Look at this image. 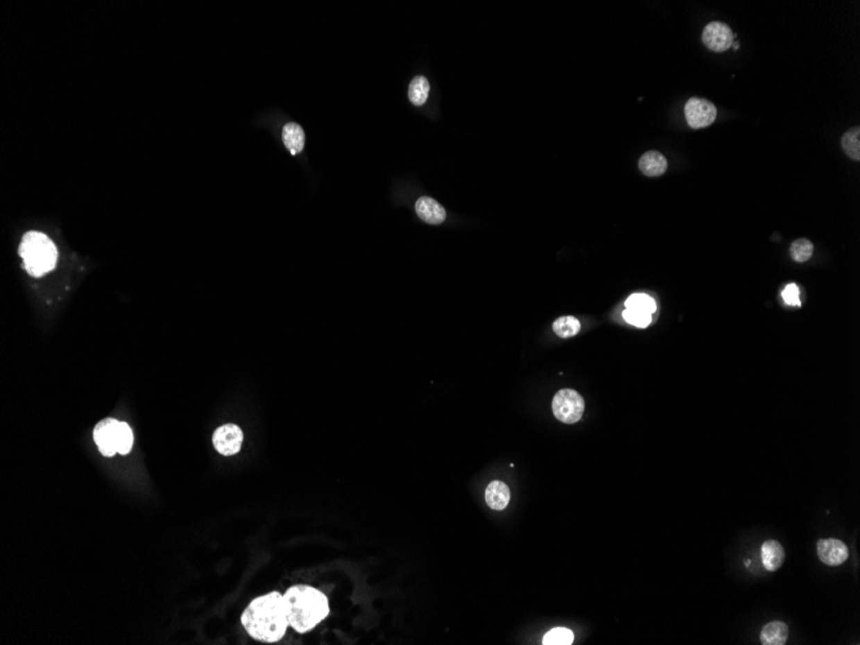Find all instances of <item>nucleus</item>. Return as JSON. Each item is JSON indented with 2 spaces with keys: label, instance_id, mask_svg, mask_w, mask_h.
I'll return each mask as SVG.
<instances>
[{
  "label": "nucleus",
  "instance_id": "nucleus-6",
  "mask_svg": "<svg viewBox=\"0 0 860 645\" xmlns=\"http://www.w3.org/2000/svg\"><path fill=\"white\" fill-rule=\"evenodd\" d=\"M717 117V110L712 102L707 99L693 97L685 105V117L693 129H700L711 126Z\"/></svg>",
  "mask_w": 860,
  "mask_h": 645
},
{
  "label": "nucleus",
  "instance_id": "nucleus-19",
  "mask_svg": "<svg viewBox=\"0 0 860 645\" xmlns=\"http://www.w3.org/2000/svg\"><path fill=\"white\" fill-rule=\"evenodd\" d=\"M626 309L652 314L655 312V302L653 298L646 294H634L626 300Z\"/></svg>",
  "mask_w": 860,
  "mask_h": 645
},
{
  "label": "nucleus",
  "instance_id": "nucleus-16",
  "mask_svg": "<svg viewBox=\"0 0 860 645\" xmlns=\"http://www.w3.org/2000/svg\"><path fill=\"white\" fill-rule=\"evenodd\" d=\"M430 84L427 78L416 76L409 87V98L415 106H422L429 97Z\"/></svg>",
  "mask_w": 860,
  "mask_h": 645
},
{
  "label": "nucleus",
  "instance_id": "nucleus-11",
  "mask_svg": "<svg viewBox=\"0 0 860 645\" xmlns=\"http://www.w3.org/2000/svg\"><path fill=\"white\" fill-rule=\"evenodd\" d=\"M485 502L493 510H502L510 502V490L502 481H492L485 488Z\"/></svg>",
  "mask_w": 860,
  "mask_h": 645
},
{
  "label": "nucleus",
  "instance_id": "nucleus-18",
  "mask_svg": "<svg viewBox=\"0 0 860 645\" xmlns=\"http://www.w3.org/2000/svg\"><path fill=\"white\" fill-rule=\"evenodd\" d=\"M843 151L854 160H860V129L859 126L852 128L843 135L841 139Z\"/></svg>",
  "mask_w": 860,
  "mask_h": 645
},
{
  "label": "nucleus",
  "instance_id": "nucleus-14",
  "mask_svg": "<svg viewBox=\"0 0 860 645\" xmlns=\"http://www.w3.org/2000/svg\"><path fill=\"white\" fill-rule=\"evenodd\" d=\"M789 634V626L784 622L773 621L762 628L760 640L762 645H784Z\"/></svg>",
  "mask_w": 860,
  "mask_h": 645
},
{
  "label": "nucleus",
  "instance_id": "nucleus-15",
  "mask_svg": "<svg viewBox=\"0 0 860 645\" xmlns=\"http://www.w3.org/2000/svg\"><path fill=\"white\" fill-rule=\"evenodd\" d=\"M284 144L291 155H296L304 148L305 135L303 128L296 123H289L282 130Z\"/></svg>",
  "mask_w": 860,
  "mask_h": 645
},
{
  "label": "nucleus",
  "instance_id": "nucleus-23",
  "mask_svg": "<svg viewBox=\"0 0 860 645\" xmlns=\"http://www.w3.org/2000/svg\"><path fill=\"white\" fill-rule=\"evenodd\" d=\"M624 318L625 321L637 327H646L649 323L652 322V314L643 313V312H637V311H631L626 309L624 312Z\"/></svg>",
  "mask_w": 860,
  "mask_h": 645
},
{
  "label": "nucleus",
  "instance_id": "nucleus-1",
  "mask_svg": "<svg viewBox=\"0 0 860 645\" xmlns=\"http://www.w3.org/2000/svg\"><path fill=\"white\" fill-rule=\"evenodd\" d=\"M241 624L248 634L259 642L281 640L289 628L284 595L272 592L254 599L243 610Z\"/></svg>",
  "mask_w": 860,
  "mask_h": 645
},
{
  "label": "nucleus",
  "instance_id": "nucleus-21",
  "mask_svg": "<svg viewBox=\"0 0 860 645\" xmlns=\"http://www.w3.org/2000/svg\"><path fill=\"white\" fill-rule=\"evenodd\" d=\"M814 246L807 239H798L791 245V257L798 263H804L811 258Z\"/></svg>",
  "mask_w": 860,
  "mask_h": 645
},
{
  "label": "nucleus",
  "instance_id": "nucleus-17",
  "mask_svg": "<svg viewBox=\"0 0 860 645\" xmlns=\"http://www.w3.org/2000/svg\"><path fill=\"white\" fill-rule=\"evenodd\" d=\"M553 330L556 332L559 338H571L577 335L578 332L581 330V323L572 316H563L559 317L556 322L553 323Z\"/></svg>",
  "mask_w": 860,
  "mask_h": 645
},
{
  "label": "nucleus",
  "instance_id": "nucleus-5",
  "mask_svg": "<svg viewBox=\"0 0 860 645\" xmlns=\"http://www.w3.org/2000/svg\"><path fill=\"white\" fill-rule=\"evenodd\" d=\"M121 422L117 419H105L99 422L93 430V438L99 452L106 457H112L117 452L120 442Z\"/></svg>",
  "mask_w": 860,
  "mask_h": 645
},
{
  "label": "nucleus",
  "instance_id": "nucleus-3",
  "mask_svg": "<svg viewBox=\"0 0 860 645\" xmlns=\"http://www.w3.org/2000/svg\"><path fill=\"white\" fill-rule=\"evenodd\" d=\"M19 255L30 276L42 277L57 264L58 251L52 240L44 233L27 232L19 245Z\"/></svg>",
  "mask_w": 860,
  "mask_h": 645
},
{
  "label": "nucleus",
  "instance_id": "nucleus-4",
  "mask_svg": "<svg viewBox=\"0 0 860 645\" xmlns=\"http://www.w3.org/2000/svg\"><path fill=\"white\" fill-rule=\"evenodd\" d=\"M585 401L574 389L559 390L553 399V413L559 422L574 424L583 418Z\"/></svg>",
  "mask_w": 860,
  "mask_h": 645
},
{
  "label": "nucleus",
  "instance_id": "nucleus-7",
  "mask_svg": "<svg viewBox=\"0 0 860 645\" xmlns=\"http://www.w3.org/2000/svg\"><path fill=\"white\" fill-rule=\"evenodd\" d=\"M243 433L234 424H225L215 430L213 445L215 449L223 456H232L241 449Z\"/></svg>",
  "mask_w": 860,
  "mask_h": 645
},
{
  "label": "nucleus",
  "instance_id": "nucleus-22",
  "mask_svg": "<svg viewBox=\"0 0 860 645\" xmlns=\"http://www.w3.org/2000/svg\"><path fill=\"white\" fill-rule=\"evenodd\" d=\"M133 443H135V437H133L132 428L126 422H121L120 442H119V447H117V454L128 455L132 451Z\"/></svg>",
  "mask_w": 860,
  "mask_h": 645
},
{
  "label": "nucleus",
  "instance_id": "nucleus-12",
  "mask_svg": "<svg viewBox=\"0 0 860 645\" xmlns=\"http://www.w3.org/2000/svg\"><path fill=\"white\" fill-rule=\"evenodd\" d=\"M784 549L780 545V542L775 540H768L762 544V565L765 567L766 571L775 572L778 571L780 567L784 563Z\"/></svg>",
  "mask_w": 860,
  "mask_h": 645
},
{
  "label": "nucleus",
  "instance_id": "nucleus-10",
  "mask_svg": "<svg viewBox=\"0 0 860 645\" xmlns=\"http://www.w3.org/2000/svg\"><path fill=\"white\" fill-rule=\"evenodd\" d=\"M415 210L419 215V218L425 223L440 224L443 223L446 219L445 207L438 204L434 198H425V196L419 198L416 201Z\"/></svg>",
  "mask_w": 860,
  "mask_h": 645
},
{
  "label": "nucleus",
  "instance_id": "nucleus-2",
  "mask_svg": "<svg viewBox=\"0 0 860 645\" xmlns=\"http://www.w3.org/2000/svg\"><path fill=\"white\" fill-rule=\"evenodd\" d=\"M289 625L298 633L313 630L329 616L326 595L312 586L296 585L284 594Z\"/></svg>",
  "mask_w": 860,
  "mask_h": 645
},
{
  "label": "nucleus",
  "instance_id": "nucleus-24",
  "mask_svg": "<svg viewBox=\"0 0 860 645\" xmlns=\"http://www.w3.org/2000/svg\"><path fill=\"white\" fill-rule=\"evenodd\" d=\"M798 294H800L798 287L796 286L795 284H789V285H787L786 289L783 290L782 296H783V299H784L786 304L796 305V307H800V305H801V302H800Z\"/></svg>",
  "mask_w": 860,
  "mask_h": 645
},
{
  "label": "nucleus",
  "instance_id": "nucleus-20",
  "mask_svg": "<svg viewBox=\"0 0 860 645\" xmlns=\"http://www.w3.org/2000/svg\"><path fill=\"white\" fill-rule=\"evenodd\" d=\"M574 635L571 630L565 628H556L550 630L544 637V645H571L574 643Z\"/></svg>",
  "mask_w": 860,
  "mask_h": 645
},
{
  "label": "nucleus",
  "instance_id": "nucleus-8",
  "mask_svg": "<svg viewBox=\"0 0 860 645\" xmlns=\"http://www.w3.org/2000/svg\"><path fill=\"white\" fill-rule=\"evenodd\" d=\"M703 44L714 52H725L734 40L732 28L723 22H711L705 27L702 34Z\"/></svg>",
  "mask_w": 860,
  "mask_h": 645
},
{
  "label": "nucleus",
  "instance_id": "nucleus-9",
  "mask_svg": "<svg viewBox=\"0 0 860 645\" xmlns=\"http://www.w3.org/2000/svg\"><path fill=\"white\" fill-rule=\"evenodd\" d=\"M818 556L822 563L831 567L841 565L849 558V549L841 540L827 538L818 541Z\"/></svg>",
  "mask_w": 860,
  "mask_h": 645
},
{
  "label": "nucleus",
  "instance_id": "nucleus-13",
  "mask_svg": "<svg viewBox=\"0 0 860 645\" xmlns=\"http://www.w3.org/2000/svg\"><path fill=\"white\" fill-rule=\"evenodd\" d=\"M639 169L646 177H660L667 171V160L658 151H648L640 157Z\"/></svg>",
  "mask_w": 860,
  "mask_h": 645
}]
</instances>
